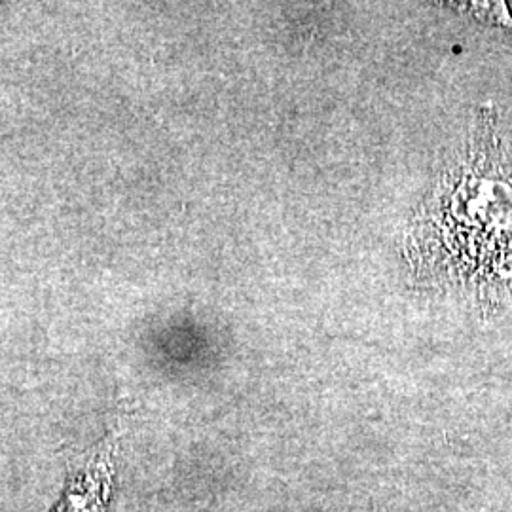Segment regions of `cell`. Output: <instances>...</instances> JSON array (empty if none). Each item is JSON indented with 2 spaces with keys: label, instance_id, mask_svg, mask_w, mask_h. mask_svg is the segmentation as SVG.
Masks as SVG:
<instances>
[{
  "label": "cell",
  "instance_id": "1",
  "mask_svg": "<svg viewBox=\"0 0 512 512\" xmlns=\"http://www.w3.org/2000/svg\"><path fill=\"white\" fill-rule=\"evenodd\" d=\"M406 255L412 274L494 306L512 296V145L484 105L425 198Z\"/></svg>",
  "mask_w": 512,
  "mask_h": 512
},
{
  "label": "cell",
  "instance_id": "2",
  "mask_svg": "<svg viewBox=\"0 0 512 512\" xmlns=\"http://www.w3.org/2000/svg\"><path fill=\"white\" fill-rule=\"evenodd\" d=\"M469 6L467 10L482 21H490V23H499L512 29V16L507 8V4L503 2H471V4H463Z\"/></svg>",
  "mask_w": 512,
  "mask_h": 512
}]
</instances>
